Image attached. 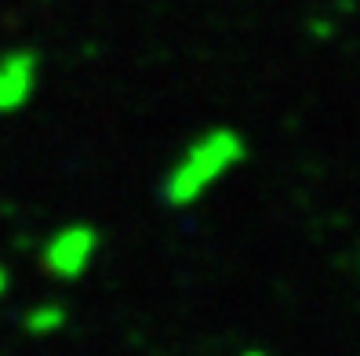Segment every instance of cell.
Here are the masks:
<instances>
[{"label": "cell", "mask_w": 360, "mask_h": 356, "mask_svg": "<svg viewBox=\"0 0 360 356\" xmlns=\"http://www.w3.org/2000/svg\"><path fill=\"white\" fill-rule=\"evenodd\" d=\"M95 255H98V229L77 222L48 237L44 251H40V265L58 280H80L91 269Z\"/></svg>", "instance_id": "7a4b0ae2"}, {"label": "cell", "mask_w": 360, "mask_h": 356, "mask_svg": "<svg viewBox=\"0 0 360 356\" xmlns=\"http://www.w3.org/2000/svg\"><path fill=\"white\" fill-rule=\"evenodd\" d=\"M26 334H33V338H51L55 331L66 327V309L55 305V302H44V305H33L26 312V320H22Z\"/></svg>", "instance_id": "277c9868"}, {"label": "cell", "mask_w": 360, "mask_h": 356, "mask_svg": "<svg viewBox=\"0 0 360 356\" xmlns=\"http://www.w3.org/2000/svg\"><path fill=\"white\" fill-rule=\"evenodd\" d=\"M37 84V55L33 51H11L0 58V113L22 110Z\"/></svg>", "instance_id": "3957f363"}, {"label": "cell", "mask_w": 360, "mask_h": 356, "mask_svg": "<svg viewBox=\"0 0 360 356\" xmlns=\"http://www.w3.org/2000/svg\"><path fill=\"white\" fill-rule=\"evenodd\" d=\"M244 356H262V352H244Z\"/></svg>", "instance_id": "8992f818"}, {"label": "cell", "mask_w": 360, "mask_h": 356, "mask_svg": "<svg viewBox=\"0 0 360 356\" xmlns=\"http://www.w3.org/2000/svg\"><path fill=\"white\" fill-rule=\"evenodd\" d=\"M8 284H11V280H8V269H4V265H0V298H4V295H8Z\"/></svg>", "instance_id": "5b68a950"}, {"label": "cell", "mask_w": 360, "mask_h": 356, "mask_svg": "<svg viewBox=\"0 0 360 356\" xmlns=\"http://www.w3.org/2000/svg\"><path fill=\"white\" fill-rule=\"evenodd\" d=\"M240 138L233 131H211L204 138H197L186 150V157L164 175L160 197L167 207H186L193 204L211 182H215L222 171H229L233 164L240 160Z\"/></svg>", "instance_id": "6da1fadb"}]
</instances>
